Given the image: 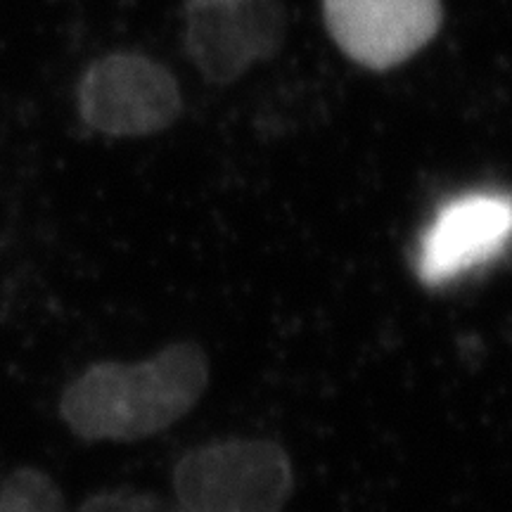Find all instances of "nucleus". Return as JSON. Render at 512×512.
Here are the masks:
<instances>
[{
	"label": "nucleus",
	"instance_id": "7ed1b4c3",
	"mask_svg": "<svg viewBox=\"0 0 512 512\" xmlns=\"http://www.w3.org/2000/svg\"><path fill=\"white\" fill-rule=\"evenodd\" d=\"M79 117L107 138H147L181 119V83L166 64L140 50L98 57L76 86Z\"/></svg>",
	"mask_w": 512,
	"mask_h": 512
},
{
	"label": "nucleus",
	"instance_id": "f257e3e1",
	"mask_svg": "<svg viewBox=\"0 0 512 512\" xmlns=\"http://www.w3.org/2000/svg\"><path fill=\"white\" fill-rule=\"evenodd\" d=\"M209 384V361L192 342H178L155 358L98 363L62 396V415L91 441H136L188 415Z\"/></svg>",
	"mask_w": 512,
	"mask_h": 512
},
{
	"label": "nucleus",
	"instance_id": "39448f33",
	"mask_svg": "<svg viewBox=\"0 0 512 512\" xmlns=\"http://www.w3.org/2000/svg\"><path fill=\"white\" fill-rule=\"evenodd\" d=\"M323 22L351 62L373 72L399 67L444 24L441 0H323Z\"/></svg>",
	"mask_w": 512,
	"mask_h": 512
},
{
	"label": "nucleus",
	"instance_id": "f03ea898",
	"mask_svg": "<svg viewBox=\"0 0 512 512\" xmlns=\"http://www.w3.org/2000/svg\"><path fill=\"white\" fill-rule=\"evenodd\" d=\"M292 486L290 458L264 439L200 446L174 472L181 512H280Z\"/></svg>",
	"mask_w": 512,
	"mask_h": 512
},
{
	"label": "nucleus",
	"instance_id": "20e7f679",
	"mask_svg": "<svg viewBox=\"0 0 512 512\" xmlns=\"http://www.w3.org/2000/svg\"><path fill=\"white\" fill-rule=\"evenodd\" d=\"M283 0H209L183 10V50L214 86L240 81L285 46Z\"/></svg>",
	"mask_w": 512,
	"mask_h": 512
},
{
	"label": "nucleus",
	"instance_id": "0eeeda50",
	"mask_svg": "<svg viewBox=\"0 0 512 512\" xmlns=\"http://www.w3.org/2000/svg\"><path fill=\"white\" fill-rule=\"evenodd\" d=\"M81 512H181V508H166L155 496L140 494V491H112V494L91 498Z\"/></svg>",
	"mask_w": 512,
	"mask_h": 512
},
{
	"label": "nucleus",
	"instance_id": "423d86ee",
	"mask_svg": "<svg viewBox=\"0 0 512 512\" xmlns=\"http://www.w3.org/2000/svg\"><path fill=\"white\" fill-rule=\"evenodd\" d=\"M512 240V197L470 192L434 216L420 238L415 275L422 285L441 287L496 259Z\"/></svg>",
	"mask_w": 512,
	"mask_h": 512
},
{
	"label": "nucleus",
	"instance_id": "6e6552de",
	"mask_svg": "<svg viewBox=\"0 0 512 512\" xmlns=\"http://www.w3.org/2000/svg\"><path fill=\"white\" fill-rule=\"evenodd\" d=\"M192 3H209V0H185V5H192Z\"/></svg>",
	"mask_w": 512,
	"mask_h": 512
}]
</instances>
